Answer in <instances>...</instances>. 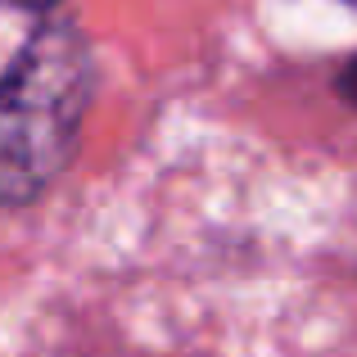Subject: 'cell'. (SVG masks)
Returning <instances> with one entry per match:
<instances>
[{"mask_svg": "<svg viewBox=\"0 0 357 357\" xmlns=\"http://www.w3.org/2000/svg\"><path fill=\"white\" fill-rule=\"evenodd\" d=\"M96 86L77 23L54 18L0 73V204H27L68 167Z\"/></svg>", "mask_w": 357, "mask_h": 357, "instance_id": "obj_1", "label": "cell"}, {"mask_svg": "<svg viewBox=\"0 0 357 357\" xmlns=\"http://www.w3.org/2000/svg\"><path fill=\"white\" fill-rule=\"evenodd\" d=\"M340 96L349 100V105H357V59H353L349 68L340 73Z\"/></svg>", "mask_w": 357, "mask_h": 357, "instance_id": "obj_2", "label": "cell"}, {"mask_svg": "<svg viewBox=\"0 0 357 357\" xmlns=\"http://www.w3.org/2000/svg\"><path fill=\"white\" fill-rule=\"evenodd\" d=\"M5 5H14V9H32V14H41V9H54L59 0H5Z\"/></svg>", "mask_w": 357, "mask_h": 357, "instance_id": "obj_3", "label": "cell"}, {"mask_svg": "<svg viewBox=\"0 0 357 357\" xmlns=\"http://www.w3.org/2000/svg\"><path fill=\"white\" fill-rule=\"evenodd\" d=\"M353 5H357V0H353Z\"/></svg>", "mask_w": 357, "mask_h": 357, "instance_id": "obj_4", "label": "cell"}]
</instances>
